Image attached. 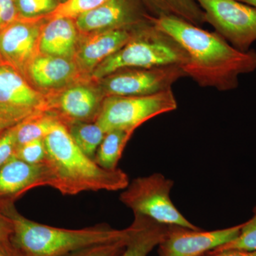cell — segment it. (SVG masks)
Returning a JSON list of instances; mask_svg holds the SVG:
<instances>
[{"label": "cell", "instance_id": "1", "mask_svg": "<svg viewBox=\"0 0 256 256\" xmlns=\"http://www.w3.org/2000/svg\"><path fill=\"white\" fill-rule=\"evenodd\" d=\"M158 28L169 34L188 53L182 68L200 86L229 92L239 85V76L256 70V52H240L216 32L206 31L175 18H154Z\"/></svg>", "mask_w": 256, "mask_h": 256}, {"label": "cell", "instance_id": "2", "mask_svg": "<svg viewBox=\"0 0 256 256\" xmlns=\"http://www.w3.org/2000/svg\"><path fill=\"white\" fill-rule=\"evenodd\" d=\"M47 186L62 194L85 192H117L129 184L122 170H108L96 164L74 143L65 124L58 122L44 138Z\"/></svg>", "mask_w": 256, "mask_h": 256}, {"label": "cell", "instance_id": "3", "mask_svg": "<svg viewBox=\"0 0 256 256\" xmlns=\"http://www.w3.org/2000/svg\"><path fill=\"white\" fill-rule=\"evenodd\" d=\"M0 210L12 223L10 240L22 256H62L84 248L124 240L131 232L130 226L120 230L107 224L80 229L44 225L21 214L15 204Z\"/></svg>", "mask_w": 256, "mask_h": 256}, {"label": "cell", "instance_id": "4", "mask_svg": "<svg viewBox=\"0 0 256 256\" xmlns=\"http://www.w3.org/2000/svg\"><path fill=\"white\" fill-rule=\"evenodd\" d=\"M188 60V53L182 45L158 28L152 18L138 26L130 40L99 64L90 74V78L98 82L124 68L183 66Z\"/></svg>", "mask_w": 256, "mask_h": 256}, {"label": "cell", "instance_id": "5", "mask_svg": "<svg viewBox=\"0 0 256 256\" xmlns=\"http://www.w3.org/2000/svg\"><path fill=\"white\" fill-rule=\"evenodd\" d=\"M174 182L160 173L139 176L121 192L120 201L134 214L142 216L168 226L201 229L186 220L172 201Z\"/></svg>", "mask_w": 256, "mask_h": 256}, {"label": "cell", "instance_id": "6", "mask_svg": "<svg viewBox=\"0 0 256 256\" xmlns=\"http://www.w3.org/2000/svg\"><path fill=\"white\" fill-rule=\"evenodd\" d=\"M178 107L172 89L152 95L106 96L95 122L106 133L116 130L133 133L146 121Z\"/></svg>", "mask_w": 256, "mask_h": 256}, {"label": "cell", "instance_id": "7", "mask_svg": "<svg viewBox=\"0 0 256 256\" xmlns=\"http://www.w3.org/2000/svg\"><path fill=\"white\" fill-rule=\"evenodd\" d=\"M206 22L232 46L248 52L256 41V9L238 0H196Z\"/></svg>", "mask_w": 256, "mask_h": 256}, {"label": "cell", "instance_id": "8", "mask_svg": "<svg viewBox=\"0 0 256 256\" xmlns=\"http://www.w3.org/2000/svg\"><path fill=\"white\" fill-rule=\"evenodd\" d=\"M181 66L124 68L98 80L104 96L152 95L172 89L173 84L186 77Z\"/></svg>", "mask_w": 256, "mask_h": 256}, {"label": "cell", "instance_id": "9", "mask_svg": "<svg viewBox=\"0 0 256 256\" xmlns=\"http://www.w3.org/2000/svg\"><path fill=\"white\" fill-rule=\"evenodd\" d=\"M42 111H50L48 95L34 88L16 69L0 62V114L18 124Z\"/></svg>", "mask_w": 256, "mask_h": 256}, {"label": "cell", "instance_id": "10", "mask_svg": "<svg viewBox=\"0 0 256 256\" xmlns=\"http://www.w3.org/2000/svg\"><path fill=\"white\" fill-rule=\"evenodd\" d=\"M46 21V18H18L0 30V62L26 77L28 65L40 54V38Z\"/></svg>", "mask_w": 256, "mask_h": 256}, {"label": "cell", "instance_id": "11", "mask_svg": "<svg viewBox=\"0 0 256 256\" xmlns=\"http://www.w3.org/2000/svg\"><path fill=\"white\" fill-rule=\"evenodd\" d=\"M152 20V18L140 0H108L98 8L80 15L75 22L80 34L88 35L132 28Z\"/></svg>", "mask_w": 256, "mask_h": 256}, {"label": "cell", "instance_id": "12", "mask_svg": "<svg viewBox=\"0 0 256 256\" xmlns=\"http://www.w3.org/2000/svg\"><path fill=\"white\" fill-rule=\"evenodd\" d=\"M242 225L210 232L168 226L164 238L158 246L159 256H203L236 238Z\"/></svg>", "mask_w": 256, "mask_h": 256}, {"label": "cell", "instance_id": "13", "mask_svg": "<svg viewBox=\"0 0 256 256\" xmlns=\"http://www.w3.org/2000/svg\"><path fill=\"white\" fill-rule=\"evenodd\" d=\"M50 97V111L58 114L64 124L74 121L95 122L105 98L100 89L86 80L64 88L57 96Z\"/></svg>", "mask_w": 256, "mask_h": 256}, {"label": "cell", "instance_id": "14", "mask_svg": "<svg viewBox=\"0 0 256 256\" xmlns=\"http://www.w3.org/2000/svg\"><path fill=\"white\" fill-rule=\"evenodd\" d=\"M47 186L44 164H30L14 156L0 168V210L36 188Z\"/></svg>", "mask_w": 256, "mask_h": 256}, {"label": "cell", "instance_id": "15", "mask_svg": "<svg viewBox=\"0 0 256 256\" xmlns=\"http://www.w3.org/2000/svg\"><path fill=\"white\" fill-rule=\"evenodd\" d=\"M138 26L82 34L84 38L79 42L74 58L82 75H90L99 64L124 46Z\"/></svg>", "mask_w": 256, "mask_h": 256}, {"label": "cell", "instance_id": "16", "mask_svg": "<svg viewBox=\"0 0 256 256\" xmlns=\"http://www.w3.org/2000/svg\"><path fill=\"white\" fill-rule=\"evenodd\" d=\"M25 76L32 86L48 90H60L86 80L74 58L42 54L28 65Z\"/></svg>", "mask_w": 256, "mask_h": 256}, {"label": "cell", "instance_id": "17", "mask_svg": "<svg viewBox=\"0 0 256 256\" xmlns=\"http://www.w3.org/2000/svg\"><path fill=\"white\" fill-rule=\"evenodd\" d=\"M80 36L75 20L46 18L40 38V54L74 58Z\"/></svg>", "mask_w": 256, "mask_h": 256}, {"label": "cell", "instance_id": "18", "mask_svg": "<svg viewBox=\"0 0 256 256\" xmlns=\"http://www.w3.org/2000/svg\"><path fill=\"white\" fill-rule=\"evenodd\" d=\"M134 216L130 235L122 256H148L162 242L168 226L142 216Z\"/></svg>", "mask_w": 256, "mask_h": 256}, {"label": "cell", "instance_id": "19", "mask_svg": "<svg viewBox=\"0 0 256 256\" xmlns=\"http://www.w3.org/2000/svg\"><path fill=\"white\" fill-rule=\"evenodd\" d=\"M154 18H175L201 26L206 22L204 12L196 0H140Z\"/></svg>", "mask_w": 256, "mask_h": 256}, {"label": "cell", "instance_id": "20", "mask_svg": "<svg viewBox=\"0 0 256 256\" xmlns=\"http://www.w3.org/2000/svg\"><path fill=\"white\" fill-rule=\"evenodd\" d=\"M62 122L53 111H42L28 116L15 126L18 146L31 141L44 139L58 122Z\"/></svg>", "mask_w": 256, "mask_h": 256}, {"label": "cell", "instance_id": "21", "mask_svg": "<svg viewBox=\"0 0 256 256\" xmlns=\"http://www.w3.org/2000/svg\"><path fill=\"white\" fill-rule=\"evenodd\" d=\"M133 133L128 131H109L96 152L94 161L104 169L114 170L118 169V164L128 141Z\"/></svg>", "mask_w": 256, "mask_h": 256}, {"label": "cell", "instance_id": "22", "mask_svg": "<svg viewBox=\"0 0 256 256\" xmlns=\"http://www.w3.org/2000/svg\"><path fill=\"white\" fill-rule=\"evenodd\" d=\"M67 130L79 149L90 158L95 159L96 152L106 136L96 122L74 121L65 124Z\"/></svg>", "mask_w": 256, "mask_h": 256}, {"label": "cell", "instance_id": "23", "mask_svg": "<svg viewBox=\"0 0 256 256\" xmlns=\"http://www.w3.org/2000/svg\"><path fill=\"white\" fill-rule=\"evenodd\" d=\"M226 250H256V206L254 210V216L250 220L244 223L238 236L210 252Z\"/></svg>", "mask_w": 256, "mask_h": 256}, {"label": "cell", "instance_id": "24", "mask_svg": "<svg viewBox=\"0 0 256 256\" xmlns=\"http://www.w3.org/2000/svg\"><path fill=\"white\" fill-rule=\"evenodd\" d=\"M108 0H66L46 16V18H69L76 20L80 15L98 8Z\"/></svg>", "mask_w": 256, "mask_h": 256}, {"label": "cell", "instance_id": "25", "mask_svg": "<svg viewBox=\"0 0 256 256\" xmlns=\"http://www.w3.org/2000/svg\"><path fill=\"white\" fill-rule=\"evenodd\" d=\"M18 18H38L52 14L60 5L57 0H16Z\"/></svg>", "mask_w": 256, "mask_h": 256}, {"label": "cell", "instance_id": "26", "mask_svg": "<svg viewBox=\"0 0 256 256\" xmlns=\"http://www.w3.org/2000/svg\"><path fill=\"white\" fill-rule=\"evenodd\" d=\"M129 237L118 242L84 248L62 256H122L126 250Z\"/></svg>", "mask_w": 256, "mask_h": 256}, {"label": "cell", "instance_id": "27", "mask_svg": "<svg viewBox=\"0 0 256 256\" xmlns=\"http://www.w3.org/2000/svg\"><path fill=\"white\" fill-rule=\"evenodd\" d=\"M15 156L28 164H43L46 158L44 139L36 140L18 146Z\"/></svg>", "mask_w": 256, "mask_h": 256}, {"label": "cell", "instance_id": "28", "mask_svg": "<svg viewBox=\"0 0 256 256\" xmlns=\"http://www.w3.org/2000/svg\"><path fill=\"white\" fill-rule=\"evenodd\" d=\"M16 142L15 126L0 134V168L15 156Z\"/></svg>", "mask_w": 256, "mask_h": 256}, {"label": "cell", "instance_id": "29", "mask_svg": "<svg viewBox=\"0 0 256 256\" xmlns=\"http://www.w3.org/2000/svg\"><path fill=\"white\" fill-rule=\"evenodd\" d=\"M18 18L16 0H0V30Z\"/></svg>", "mask_w": 256, "mask_h": 256}, {"label": "cell", "instance_id": "30", "mask_svg": "<svg viewBox=\"0 0 256 256\" xmlns=\"http://www.w3.org/2000/svg\"><path fill=\"white\" fill-rule=\"evenodd\" d=\"M12 230L13 226L11 220L0 210V240L9 239Z\"/></svg>", "mask_w": 256, "mask_h": 256}, {"label": "cell", "instance_id": "31", "mask_svg": "<svg viewBox=\"0 0 256 256\" xmlns=\"http://www.w3.org/2000/svg\"><path fill=\"white\" fill-rule=\"evenodd\" d=\"M203 256H256V250H226L218 252H208Z\"/></svg>", "mask_w": 256, "mask_h": 256}, {"label": "cell", "instance_id": "32", "mask_svg": "<svg viewBox=\"0 0 256 256\" xmlns=\"http://www.w3.org/2000/svg\"><path fill=\"white\" fill-rule=\"evenodd\" d=\"M0 256H22L12 245L10 238L0 240Z\"/></svg>", "mask_w": 256, "mask_h": 256}, {"label": "cell", "instance_id": "33", "mask_svg": "<svg viewBox=\"0 0 256 256\" xmlns=\"http://www.w3.org/2000/svg\"><path fill=\"white\" fill-rule=\"evenodd\" d=\"M16 124H18L14 122V121L0 114V134L4 132L5 130L13 127V126H16Z\"/></svg>", "mask_w": 256, "mask_h": 256}, {"label": "cell", "instance_id": "34", "mask_svg": "<svg viewBox=\"0 0 256 256\" xmlns=\"http://www.w3.org/2000/svg\"><path fill=\"white\" fill-rule=\"evenodd\" d=\"M239 2H242V3L250 5L252 8H256V0H238Z\"/></svg>", "mask_w": 256, "mask_h": 256}, {"label": "cell", "instance_id": "35", "mask_svg": "<svg viewBox=\"0 0 256 256\" xmlns=\"http://www.w3.org/2000/svg\"><path fill=\"white\" fill-rule=\"evenodd\" d=\"M58 1V2L60 3V4H62V3H64V2L66 1V0H57Z\"/></svg>", "mask_w": 256, "mask_h": 256}]
</instances>
